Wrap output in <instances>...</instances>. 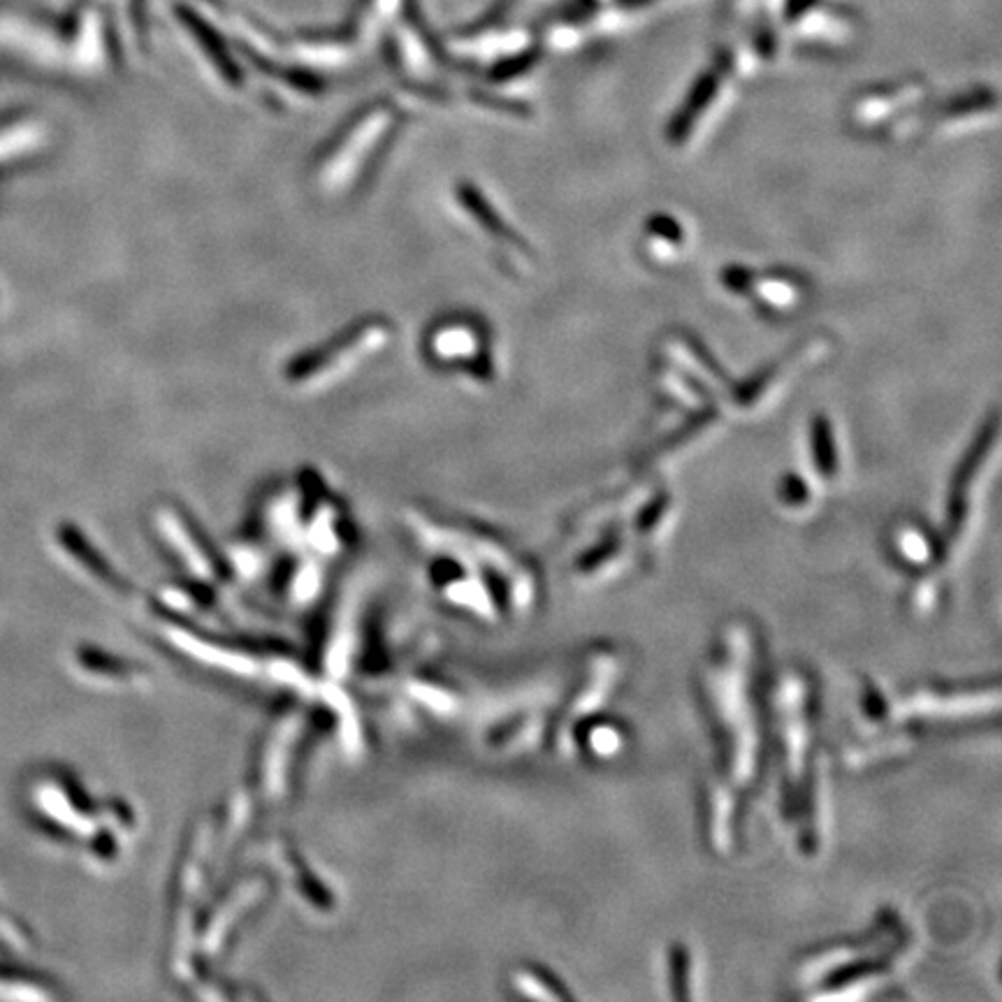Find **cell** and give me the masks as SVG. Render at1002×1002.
I'll list each match as a JSON object with an SVG mask.
<instances>
[{"instance_id":"2","label":"cell","mask_w":1002,"mask_h":1002,"mask_svg":"<svg viewBox=\"0 0 1002 1002\" xmlns=\"http://www.w3.org/2000/svg\"><path fill=\"white\" fill-rule=\"evenodd\" d=\"M775 747L777 822L793 854L817 862L826 845L820 687L808 671L789 666L768 694Z\"/></svg>"},{"instance_id":"1","label":"cell","mask_w":1002,"mask_h":1002,"mask_svg":"<svg viewBox=\"0 0 1002 1002\" xmlns=\"http://www.w3.org/2000/svg\"><path fill=\"white\" fill-rule=\"evenodd\" d=\"M764 668L762 637L745 620H731L714 633L699 668L708 735L699 822L703 845L714 856L739 847L747 801L764 773L770 722Z\"/></svg>"},{"instance_id":"5","label":"cell","mask_w":1002,"mask_h":1002,"mask_svg":"<svg viewBox=\"0 0 1002 1002\" xmlns=\"http://www.w3.org/2000/svg\"><path fill=\"white\" fill-rule=\"evenodd\" d=\"M385 341L387 327L383 323H367L358 333H353V337L339 339L337 344L318 351L320 356H309L295 362L291 370V379L306 387L337 381L341 374H346V370H351V367L362 362L367 356L383 349Z\"/></svg>"},{"instance_id":"6","label":"cell","mask_w":1002,"mask_h":1002,"mask_svg":"<svg viewBox=\"0 0 1002 1002\" xmlns=\"http://www.w3.org/2000/svg\"><path fill=\"white\" fill-rule=\"evenodd\" d=\"M393 126V114L387 110H374L358 121V126L346 135L337 151L330 154L320 170V187L330 193L349 189V183L362 172L364 160L370 158Z\"/></svg>"},{"instance_id":"7","label":"cell","mask_w":1002,"mask_h":1002,"mask_svg":"<svg viewBox=\"0 0 1002 1002\" xmlns=\"http://www.w3.org/2000/svg\"><path fill=\"white\" fill-rule=\"evenodd\" d=\"M697 960L689 945L678 943L671 945L666 952V987L671 998L676 1000H691L697 998Z\"/></svg>"},{"instance_id":"4","label":"cell","mask_w":1002,"mask_h":1002,"mask_svg":"<svg viewBox=\"0 0 1002 1002\" xmlns=\"http://www.w3.org/2000/svg\"><path fill=\"white\" fill-rule=\"evenodd\" d=\"M622 652L610 643H597L587 648L578 660L574 680L564 689L558 703L555 718L550 722L552 745L560 750H571V739L576 729L601 712L604 703L612 697L620 678H622Z\"/></svg>"},{"instance_id":"8","label":"cell","mask_w":1002,"mask_h":1002,"mask_svg":"<svg viewBox=\"0 0 1002 1002\" xmlns=\"http://www.w3.org/2000/svg\"><path fill=\"white\" fill-rule=\"evenodd\" d=\"M479 349V337L466 325H443L441 330L432 335V341H429V351H432L435 358L443 362H458L476 356L474 351Z\"/></svg>"},{"instance_id":"3","label":"cell","mask_w":1002,"mask_h":1002,"mask_svg":"<svg viewBox=\"0 0 1002 1002\" xmlns=\"http://www.w3.org/2000/svg\"><path fill=\"white\" fill-rule=\"evenodd\" d=\"M914 933L893 908L841 943L814 949L793 968L791 989L803 1000H858L889 987L912 960Z\"/></svg>"}]
</instances>
